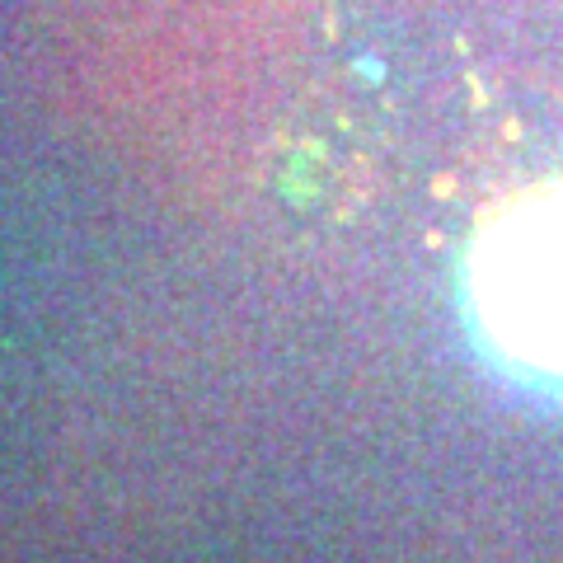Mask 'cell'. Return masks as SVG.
Returning a JSON list of instances; mask_svg holds the SVG:
<instances>
[{
	"mask_svg": "<svg viewBox=\"0 0 563 563\" xmlns=\"http://www.w3.org/2000/svg\"><path fill=\"white\" fill-rule=\"evenodd\" d=\"M484 324L512 357L563 376V184L498 217L474 263Z\"/></svg>",
	"mask_w": 563,
	"mask_h": 563,
	"instance_id": "6da1fadb",
	"label": "cell"
}]
</instances>
